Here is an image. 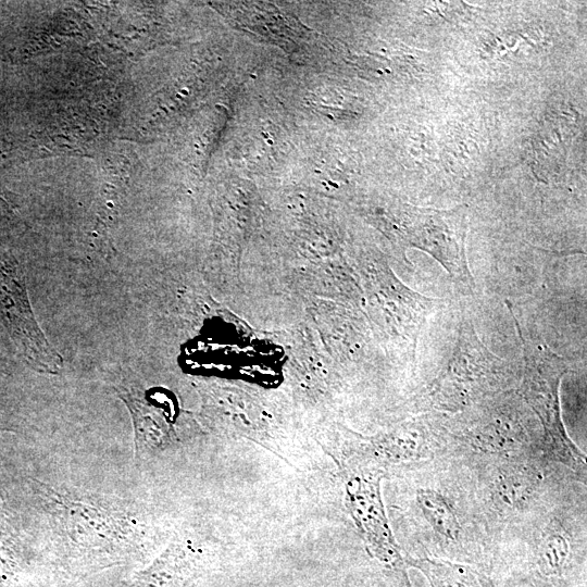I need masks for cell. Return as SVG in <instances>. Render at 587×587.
I'll return each instance as SVG.
<instances>
[{
	"mask_svg": "<svg viewBox=\"0 0 587 587\" xmlns=\"http://www.w3.org/2000/svg\"><path fill=\"white\" fill-rule=\"evenodd\" d=\"M522 344L524 371L521 390L538 416L548 453L575 471L586 467L585 454L567 436L561 417L560 384L569 370L566 360L538 336H532L515 317L507 301Z\"/></svg>",
	"mask_w": 587,
	"mask_h": 587,
	"instance_id": "1",
	"label": "cell"
},
{
	"mask_svg": "<svg viewBox=\"0 0 587 587\" xmlns=\"http://www.w3.org/2000/svg\"><path fill=\"white\" fill-rule=\"evenodd\" d=\"M507 371L505 361L489 350L478 337L472 320L463 315L451 357L426 388L421 403L442 411L464 409L502 380Z\"/></svg>",
	"mask_w": 587,
	"mask_h": 587,
	"instance_id": "2",
	"label": "cell"
},
{
	"mask_svg": "<svg viewBox=\"0 0 587 587\" xmlns=\"http://www.w3.org/2000/svg\"><path fill=\"white\" fill-rule=\"evenodd\" d=\"M404 213V247L428 253L463 294L472 295L475 280L465 251L467 224L464 208L432 210L407 207Z\"/></svg>",
	"mask_w": 587,
	"mask_h": 587,
	"instance_id": "3",
	"label": "cell"
},
{
	"mask_svg": "<svg viewBox=\"0 0 587 587\" xmlns=\"http://www.w3.org/2000/svg\"><path fill=\"white\" fill-rule=\"evenodd\" d=\"M0 316L24 359L36 370L57 373L62 359L47 341L33 314L22 268L0 252Z\"/></svg>",
	"mask_w": 587,
	"mask_h": 587,
	"instance_id": "4",
	"label": "cell"
},
{
	"mask_svg": "<svg viewBox=\"0 0 587 587\" xmlns=\"http://www.w3.org/2000/svg\"><path fill=\"white\" fill-rule=\"evenodd\" d=\"M408 565L420 571L430 587H495L490 576L476 566L437 558H409Z\"/></svg>",
	"mask_w": 587,
	"mask_h": 587,
	"instance_id": "5",
	"label": "cell"
},
{
	"mask_svg": "<svg viewBox=\"0 0 587 587\" xmlns=\"http://www.w3.org/2000/svg\"><path fill=\"white\" fill-rule=\"evenodd\" d=\"M417 505L433 529L448 540H455L460 535V524L457 514L440 492L421 488L416 491Z\"/></svg>",
	"mask_w": 587,
	"mask_h": 587,
	"instance_id": "6",
	"label": "cell"
},
{
	"mask_svg": "<svg viewBox=\"0 0 587 587\" xmlns=\"http://www.w3.org/2000/svg\"><path fill=\"white\" fill-rule=\"evenodd\" d=\"M570 557L569 540L559 533H551L541 539L537 550V565L547 577L561 575Z\"/></svg>",
	"mask_w": 587,
	"mask_h": 587,
	"instance_id": "7",
	"label": "cell"
},
{
	"mask_svg": "<svg viewBox=\"0 0 587 587\" xmlns=\"http://www.w3.org/2000/svg\"><path fill=\"white\" fill-rule=\"evenodd\" d=\"M21 570L18 546L7 511L0 508V587H11Z\"/></svg>",
	"mask_w": 587,
	"mask_h": 587,
	"instance_id": "8",
	"label": "cell"
},
{
	"mask_svg": "<svg viewBox=\"0 0 587 587\" xmlns=\"http://www.w3.org/2000/svg\"><path fill=\"white\" fill-rule=\"evenodd\" d=\"M529 484L525 474H509L500 483V497L511 503L519 501L529 489Z\"/></svg>",
	"mask_w": 587,
	"mask_h": 587,
	"instance_id": "9",
	"label": "cell"
}]
</instances>
